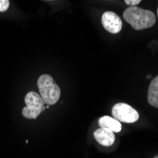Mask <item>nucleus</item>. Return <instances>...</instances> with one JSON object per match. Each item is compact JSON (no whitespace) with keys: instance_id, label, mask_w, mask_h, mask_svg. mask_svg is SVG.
<instances>
[{"instance_id":"nucleus-10","label":"nucleus","mask_w":158,"mask_h":158,"mask_svg":"<svg viewBox=\"0 0 158 158\" xmlns=\"http://www.w3.org/2000/svg\"><path fill=\"white\" fill-rule=\"evenodd\" d=\"M124 1L129 6H136L141 2V0H124Z\"/></svg>"},{"instance_id":"nucleus-12","label":"nucleus","mask_w":158,"mask_h":158,"mask_svg":"<svg viewBox=\"0 0 158 158\" xmlns=\"http://www.w3.org/2000/svg\"><path fill=\"white\" fill-rule=\"evenodd\" d=\"M157 16H158V9H157Z\"/></svg>"},{"instance_id":"nucleus-4","label":"nucleus","mask_w":158,"mask_h":158,"mask_svg":"<svg viewBox=\"0 0 158 158\" xmlns=\"http://www.w3.org/2000/svg\"><path fill=\"white\" fill-rule=\"evenodd\" d=\"M113 118L119 122L124 123H135L139 118L138 112L127 103L119 102L114 104L112 109Z\"/></svg>"},{"instance_id":"nucleus-2","label":"nucleus","mask_w":158,"mask_h":158,"mask_svg":"<svg viewBox=\"0 0 158 158\" xmlns=\"http://www.w3.org/2000/svg\"><path fill=\"white\" fill-rule=\"evenodd\" d=\"M40 96L47 105H54L61 97V89L50 75H41L37 81Z\"/></svg>"},{"instance_id":"nucleus-1","label":"nucleus","mask_w":158,"mask_h":158,"mask_svg":"<svg viewBox=\"0 0 158 158\" xmlns=\"http://www.w3.org/2000/svg\"><path fill=\"white\" fill-rule=\"evenodd\" d=\"M123 18L135 30L141 31L149 28L155 24L156 17L152 10H144L136 6H130L123 12Z\"/></svg>"},{"instance_id":"nucleus-8","label":"nucleus","mask_w":158,"mask_h":158,"mask_svg":"<svg viewBox=\"0 0 158 158\" xmlns=\"http://www.w3.org/2000/svg\"><path fill=\"white\" fill-rule=\"evenodd\" d=\"M148 102L152 106L158 108V75L153 78L150 83L148 91Z\"/></svg>"},{"instance_id":"nucleus-6","label":"nucleus","mask_w":158,"mask_h":158,"mask_svg":"<svg viewBox=\"0 0 158 158\" xmlns=\"http://www.w3.org/2000/svg\"><path fill=\"white\" fill-rule=\"evenodd\" d=\"M94 137L98 141V143L105 147L112 146L114 143V140H116L114 132L102 127L94 132Z\"/></svg>"},{"instance_id":"nucleus-9","label":"nucleus","mask_w":158,"mask_h":158,"mask_svg":"<svg viewBox=\"0 0 158 158\" xmlns=\"http://www.w3.org/2000/svg\"><path fill=\"white\" fill-rule=\"evenodd\" d=\"M10 7L9 0H0V12L6 11Z\"/></svg>"},{"instance_id":"nucleus-11","label":"nucleus","mask_w":158,"mask_h":158,"mask_svg":"<svg viewBox=\"0 0 158 158\" xmlns=\"http://www.w3.org/2000/svg\"><path fill=\"white\" fill-rule=\"evenodd\" d=\"M153 158H158V155H156V156H154Z\"/></svg>"},{"instance_id":"nucleus-7","label":"nucleus","mask_w":158,"mask_h":158,"mask_svg":"<svg viewBox=\"0 0 158 158\" xmlns=\"http://www.w3.org/2000/svg\"><path fill=\"white\" fill-rule=\"evenodd\" d=\"M98 125L102 128L108 129L114 133H119L122 129L121 123L113 117L103 116L98 119Z\"/></svg>"},{"instance_id":"nucleus-3","label":"nucleus","mask_w":158,"mask_h":158,"mask_svg":"<svg viewBox=\"0 0 158 158\" xmlns=\"http://www.w3.org/2000/svg\"><path fill=\"white\" fill-rule=\"evenodd\" d=\"M25 103L26 107L23 108L22 114L24 116V118L28 119L37 118L40 116V114L46 109L45 102L40 94L33 91L28 92L26 95Z\"/></svg>"},{"instance_id":"nucleus-5","label":"nucleus","mask_w":158,"mask_h":158,"mask_svg":"<svg viewBox=\"0 0 158 158\" xmlns=\"http://www.w3.org/2000/svg\"><path fill=\"white\" fill-rule=\"evenodd\" d=\"M102 23L105 30L113 34L118 33L122 28L120 17L114 11H105L102 16Z\"/></svg>"}]
</instances>
